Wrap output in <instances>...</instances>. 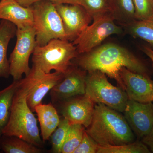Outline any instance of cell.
<instances>
[{"mask_svg":"<svg viewBox=\"0 0 153 153\" xmlns=\"http://www.w3.org/2000/svg\"><path fill=\"white\" fill-rule=\"evenodd\" d=\"M72 63L87 72L100 71L117 82L125 91L120 71L125 67L130 71L150 76L146 64L126 48L114 43L100 45L90 52L79 54Z\"/></svg>","mask_w":153,"mask_h":153,"instance_id":"1","label":"cell"},{"mask_svg":"<svg viewBox=\"0 0 153 153\" xmlns=\"http://www.w3.org/2000/svg\"><path fill=\"white\" fill-rule=\"evenodd\" d=\"M85 131L101 146L126 144L135 139L124 116L100 103L94 105L93 118Z\"/></svg>","mask_w":153,"mask_h":153,"instance_id":"2","label":"cell"},{"mask_svg":"<svg viewBox=\"0 0 153 153\" xmlns=\"http://www.w3.org/2000/svg\"><path fill=\"white\" fill-rule=\"evenodd\" d=\"M27 91L20 84L14 95L10 119L3 135L16 137L40 148L43 146V141L37 119L27 103Z\"/></svg>","mask_w":153,"mask_h":153,"instance_id":"3","label":"cell"},{"mask_svg":"<svg viewBox=\"0 0 153 153\" xmlns=\"http://www.w3.org/2000/svg\"><path fill=\"white\" fill-rule=\"evenodd\" d=\"M78 55L72 42L52 39L44 46L36 45L33 53V66L46 73L54 70L64 74Z\"/></svg>","mask_w":153,"mask_h":153,"instance_id":"4","label":"cell"},{"mask_svg":"<svg viewBox=\"0 0 153 153\" xmlns=\"http://www.w3.org/2000/svg\"><path fill=\"white\" fill-rule=\"evenodd\" d=\"M30 7L33 10L36 45L44 46L54 39L67 40L62 19L55 4L41 1Z\"/></svg>","mask_w":153,"mask_h":153,"instance_id":"5","label":"cell"},{"mask_svg":"<svg viewBox=\"0 0 153 153\" xmlns=\"http://www.w3.org/2000/svg\"><path fill=\"white\" fill-rule=\"evenodd\" d=\"M85 94L94 103L102 104L123 112L128 98L125 91L112 85L106 74L100 71L87 72Z\"/></svg>","mask_w":153,"mask_h":153,"instance_id":"6","label":"cell"},{"mask_svg":"<svg viewBox=\"0 0 153 153\" xmlns=\"http://www.w3.org/2000/svg\"><path fill=\"white\" fill-rule=\"evenodd\" d=\"M93 20L92 24L88 25L72 42L79 55L90 52L100 46L109 36L120 35L123 33L122 28L115 23L111 14H106Z\"/></svg>","mask_w":153,"mask_h":153,"instance_id":"7","label":"cell"},{"mask_svg":"<svg viewBox=\"0 0 153 153\" xmlns=\"http://www.w3.org/2000/svg\"><path fill=\"white\" fill-rule=\"evenodd\" d=\"M16 36V45L9 59L10 74L13 80H19L23 74L27 76L30 73L29 60L36 46L33 26L17 29Z\"/></svg>","mask_w":153,"mask_h":153,"instance_id":"8","label":"cell"},{"mask_svg":"<svg viewBox=\"0 0 153 153\" xmlns=\"http://www.w3.org/2000/svg\"><path fill=\"white\" fill-rule=\"evenodd\" d=\"M64 74L55 71L46 73L32 66L30 73L21 79L20 85L27 92L28 105L34 111L35 107L41 103L44 97L63 79Z\"/></svg>","mask_w":153,"mask_h":153,"instance_id":"9","label":"cell"},{"mask_svg":"<svg viewBox=\"0 0 153 153\" xmlns=\"http://www.w3.org/2000/svg\"><path fill=\"white\" fill-rule=\"evenodd\" d=\"M87 72L72 63L64 74L63 79L50 91L53 103H59L66 100L85 94Z\"/></svg>","mask_w":153,"mask_h":153,"instance_id":"10","label":"cell"},{"mask_svg":"<svg viewBox=\"0 0 153 153\" xmlns=\"http://www.w3.org/2000/svg\"><path fill=\"white\" fill-rule=\"evenodd\" d=\"M55 6L62 19L66 39L73 42L89 25L92 18L79 4H62Z\"/></svg>","mask_w":153,"mask_h":153,"instance_id":"11","label":"cell"},{"mask_svg":"<svg viewBox=\"0 0 153 153\" xmlns=\"http://www.w3.org/2000/svg\"><path fill=\"white\" fill-rule=\"evenodd\" d=\"M130 127L138 138L149 133L153 126V103H142L129 99L123 111Z\"/></svg>","mask_w":153,"mask_h":153,"instance_id":"12","label":"cell"},{"mask_svg":"<svg viewBox=\"0 0 153 153\" xmlns=\"http://www.w3.org/2000/svg\"><path fill=\"white\" fill-rule=\"evenodd\" d=\"M60 104V113L71 124H79L85 128L90 125L94 112L95 103L85 94L66 100Z\"/></svg>","mask_w":153,"mask_h":153,"instance_id":"13","label":"cell"},{"mask_svg":"<svg viewBox=\"0 0 153 153\" xmlns=\"http://www.w3.org/2000/svg\"><path fill=\"white\" fill-rule=\"evenodd\" d=\"M129 99L142 103L152 102L153 80L150 76L130 71L125 67L120 71Z\"/></svg>","mask_w":153,"mask_h":153,"instance_id":"14","label":"cell"},{"mask_svg":"<svg viewBox=\"0 0 153 153\" xmlns=\"http://www.w3.org/2000/svg\"><path fill=\"white\" fill-rule=\"evenodd\" d=\"M0 19L13 23L17 29L33 26L32 8L23 7L16 0L0 1Z\"/></svg>","mask_w":153,"mask_h":153,"instance_id":"15","label":"cell"},{"mask_svg":"<svg viewBox=\"0 0 153 153\" xmlns=\"http://www.w3.org/2000/svg\"><path fill=\"white\" fill-rule=\"evenodd\" d=\"M41 127V136L43 142L49 140L60 123V119L57 109L52 103H42L35 107Z\"/></svg>","mask_w":153,"mask_h":153,"instance_id":"16","label":"cell"},{"mask_svg":"<svg viewBox=\"0 0 153 153\" xmlns=\"http://www.w3.org/2000/svg\"><path fill=\"white\" fill-rule=\"evenodd\" d=\"M17 30L16 25L9 21L1 20L0 22V77L2 78L10 76L7 53L9 43L16 36Z\"/></svg>","mask_w":153,"mask_h":153,"instance_id":"17","label":"cell"},{"mask_svg":"<svg viewBox=\"0 0 153 153\" xmlns=\"http://www.w3.org/2000/svg\"><path fill=\"white\" fill-rule=\"evenodd\" d=\"M20 79L13 80L8 86L0 90V142L3 131L10 119L14 95L20 85Z\"/></svg>","mask_w":153,"mask_h":153,"instance_id":"18","label":"cell"},{"mask_svg":"<svg viewBox=\"0 0 153 153\" xmlns=\"http://www.w3.org/2000/svg\"><path fill=\"white\" fill-rule=\"evenodd\" d=\"M39 147L16 137L3 135L0 149L5 153H40Z\"/></svg>","mask_w":153,"mask_h":153,"instance_id":"19","label":"cell"},{"mask_svg":"<svg viewBox=\"0 0 153 153\" xmlns=\"http://www.w3.org/2000/svg\"><path fill=\"white\" fill-rule=\"evenodd\" d=\"M123 26L129 34L144 40L153 47V19L144 21L135 20Z\"/></svg>","mask_w":153,"mask_h":153,"instance_id":"20","label":"cell"},{"mask_svg":"<svg viewBox=\"0 0 153 153\" xmlns=\"http://www.w3.org/2000/svg\"><path fill=\"white\" fill-rule=\"evenodd\" d=\"M115 21L122 25L129 24L136 20L135 8L133 0H113L112 13Z\"/></svg>","mask_w":153,"mask_h":153,"instance_id":"21","label":"cell"},{"mask_svg":"<svg viewBox=\"0 0 153 153\" xmlns=\"http://www.w3.org/2000/svg\"><path fill=\"white\" fill-rule=\"evenodd\" d=\"M78 1L92 20L106 14H112L113 0H78Z\"/></svg>","mask_w":153,"mask_h":153,"instance_id":"22","label":"cell"},{"mask_svg":"<svg viewBox=\"0 0 153 153\" xmlns=\"http://www.w3.org/2000/svg\"><path fill=\"white\" fill-rule=\"evenodd\" d=\"M85 130L84 126L79 124H71L68 129L61 153H73L82 140Z\"/></svg>","mask_w":153,"mask_h":153,"instance_id":"23","label":"cell"},{"mask_svg":"<svg viewBox=\"0 0 153 153\" xmlns=\"http://www.w3.org/2000/svg\"><path fill=\"white\" fill-rule=\"evenodd\" d=\"M146 145L142 141L134 142L119 146H99L97 153H150Z\"/></svg>","mask_w":153,"mask_h":153,"instance_id":"24","label":"cell"},{"mask_svg":"<svg viewBox=\"0 0 153 153\" xmlns=\"http://www.w3.org/2000/svg\"><path fill=\"white\" fill-rule=\"evenodd\" d=\"M71 125L70 122L65 118L60 119V123L50 137L53 153H61V149Z\"/></svg>","mask_w":153,"mask_h":153,"instance_id":"25","label":"cell"},{"mask_svg":"<svg viewBox=\"0 0 153 153\" xmlns=\"http://www.w3.org/2000/svg\"><path fill=\"white\" fill-rule=\"evenodd\" d=\"M136 20L144 21L153 19V0H133Z\"/></svg>","mask_w":153,"mask_h":153,"instance_id":"26","label":"cell"},{"mask_svg":"<svg viewBox=\"0 0 153 153\" xmlns=\"http://www.w3.org/2000/svg\"><path fill=\"white\" fill-rule=\"evenodd\" d=\"M99 145L84 131L81 142L73 153H97Z\"/></svg>","mask_w":153,"mask_h":153,"instance_id":"27","label":"cell"},{"mask_svg":"<svg viewBox=\"0 0 153 153\" xmlns=\"http://www.w3.org/2000/svg\"><path fill=\"white\" fill-rule=\"evenodd\" d=\"M21 5L25 7H30L34 3L41 1H49L55 4H79L78 0H16Z\"/></svg>","mask_w":153,"mask_h":153,"instance_id":"28","label":"cell"},{"mask_svg":"<svg viewBox=\"0 0 153 153\" xmlns=\"http://www.w3.org/2000/svg\"><path fill=\"white\" fill-rule=\"evenodd\" d=\"M142 142L149 148L151 152L153 153V126L149 133L142 138Z\"/></svg>","mask_w":153,"mask_h":153,"instance_id":"29","label":"cell"},{"mask_svg":"<svg viewBox=\"0 0 153 153\" xmlns=\"http://www.w3.org/2000/svg\"><path fill=\"white\" fill-rule=\"evenodd\" d=\"M140 49L151 59L153 63V49L146 46H142Z\"/></svg>","mask_w":153,"mask_h":153,"instance_id":"30","label":"cell"},{"mask_svg":"<svg viewBox=\"0 0 153 153\" xmlns=\"http://www.w3.org/2000/svg\"><path fill=\"white\" fill-rule=\"evenodd\" d=\"M152 102H153V98H152Z\"/></svg>","mask_w":153,"mask_h":153,"instance_id":"31","label":"cell"},{"mask_svg":"<svg viewBox=\"0 0 153 153\" xmlns=\"http://www.w3.org/2000/svg\"><path fill=\"white\" fill-rule=\"evenodd\" d=\"M0 22H1V21H0Z\"/></svg>","mask_w":153,"mask_h":153,"instance_id":"32","label":"cell"},{"mask_svg":"<svg viewBox=\"0 0 153 153\" xmlns=\"http://www.w3.org/2000/svg\"><path fill=\"white\" fill-rule=\"evenodd\" d=\"M0 1H1V0H0Z\"/></svg>","mask_w":153,"mask_h":153,"instance_id":"33","label":"cell"}]
</instances>
